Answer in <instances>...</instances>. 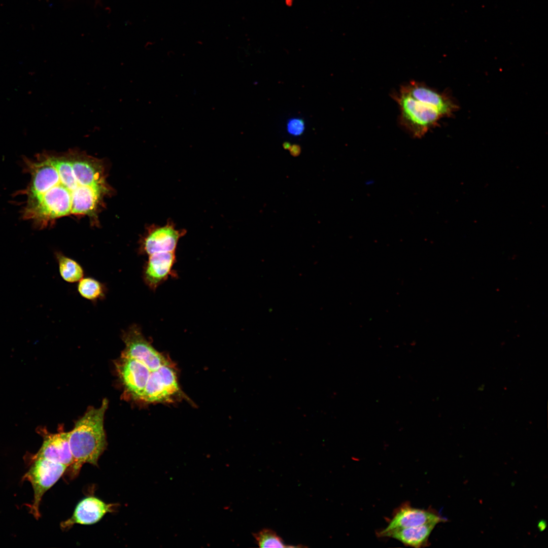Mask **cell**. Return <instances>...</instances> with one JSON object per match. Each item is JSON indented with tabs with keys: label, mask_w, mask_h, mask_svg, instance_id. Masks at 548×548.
Instances as JSON below:
<instances>
[{
	"label": "cell",
	"mask_w": 548,
	"mask_h": 548,
	"mask_svg": "<svg viewBox=\"0 0 548 548\" xmlns=\"http://www.w3.org/2000/svg\"><path fill=\"white\" fill-rule=\"evenodd\" d=\"M180 392L175 370L170 363L151 371L140 400L146 403L170 402Z\"/></svg>",
	"instance_id": "cell-6"
},
{
	"label": "cell",
	"mask_w": 548,
	"mask_h": 548,
	"mask_svg": "<svg viewBox=\"0 0 548 548\" xmlns=\"http://www.w3.org/2000/svg\"><path fill=\"white\" fill-rule=\"evenodd\" d=\"M437 524L430 523L420 526L393 529L387 531H379L377 536L381 537H390L396 539L403 544L414 547L429 546V537Z\"/></svg>",
	"instance_id": "cell-14"
},
{
	"label": "cell",
	"mask_w": 548,
	"mask_h": 548,
	"mask_svg": "<svg viewBox=\"0 0 548 548\" xmlns=\"http://www.w3.org/2000/svg\"><path fill=\"white\" fill-rule=\"evenodd\" d=\"M115 366L126 392L140 400L152 371L139 361L121 356Z\"/></svg>",
	"instance_id": "cell-8"
},
{
	"label": "cell",
	"mask_w": 548,
	"mask_h": 548,
	"mask_svg": "<svg viewBox=\"0 0 548 548\" xmlns=\"http://www.w3.org/2000/svg\"><path fill=\"white\" fill-rule=\"evenodd\" d=\"M304 125L303 121L299 118L292 119L289 121L287 124L288 132L293 135L297 136L300 135L303 131Z\"/></svg>",
	"instance_id": "cell-18"
},
{
	"label": "cell",
	"mask_w": 548,
	"mask_h": 548,
	"mask_svg": "<svg viewBox=\"0 0 548 548\" xmlns=\"http://www.w3.org/2000/svg\"><path fill=\"white\" fill-rule=\"evenodd\" d=\"M148 257L143 267L142 277L151 290L155 291L169 276L177 277L173 269L176 262V251L154 253Z\"/></svg>",
	"instance_id": "cell-10"
},
{
	"label": "cell",
	"mask_w": 548,
	"mask_h": 548,
	"mask_svg": "<svg viewBox=\"0 0 548 548\" xmlns=\"http://www.w3.org/2000/svg\"><path fill=\"white\" fill-rule=\"evenodd\" d=\"M55 257L62 278L68 283L79 282L84 276L82 266L75 260L60 252H56Z\"/></svg>",
	"instance_id": "cell-15"
},
{
	"label": "cell",
	"mask_w": 548,
	"mask_h": 548,
	"mask_svg": "<svg viewBox=\"0 0 548 548\" xmlns=\"http://www.w3.org/2000/svg\"><path fill=\"white\" fill-rule=\"evenodd\" d=\"M108 406V400L105 398L99 407H89L69 432V444L73 458L70 466L71 477L76 476L84 464L97 466L99 458L106 449L107 441L104 424Z\"/></svg>",
	"instance_id": "cell-2"
},
{
	"label": "cell",
	"mask_w": 548,
	"mask_h": 548,
	"mask_svg": "<svg viewBox=\"0 0 548 548\" xmlns=\"http://www.w3.org/2000/svg\"><path fill=\"white\" fill-rule=\"evenodd\" d=\"M400 88L415 99L434 108L443 117L450 115L455 110V105L448 97L421 82L410 81Z\"/></svg>",
	"instance_id": "cell-13"
},
{
	"label": "cell",
	"mask_w": 548,
	"mask_h": 548,
	"mask_svg": "<svg viewBox=\"0 0 548 548\" xmlns=\"http://www.w3.org/2000/svg\"><path fill=\"white\" fill-rule=\"evenodd\" d=\"M43 434V443L32 459L45 458L70 467L73 458L69 444V432L50 433L44 431Z\"/></svg>",
	"instance_id": "cell-12"
},
{
	"label": "cell",
	"mask_w": 548,
	"mask_h": 548,
	"mask_svg": "<svg viewBox=\"0 0 548 548\" xmlns=\"http://www.w3.org/2000/svg\"><path fill=\"white\" fill-rule=\"evenodd\" d=\"M117 504L107 503L94 496H88L77 505L72 516L60 524L64 530L75 524L92 525L99 522L107 513L114 511Z\"/></svg>",
	"instance_id": "cell-11"
},
{
	"label": "cell",
	"mask_w": 548,
	"mask_h": 548,
	"mask_svg": "<svg viewBox=\"0 0 548 548\" xmlns=\"http://www.w3.org/2000/svg\"><path fill=\"white\" fill-rule=\"evenodd\" d=\"M78 291L84 298L96 301L106 296V287L98 281L90 277L81 279L78 285Z\"/></svg>",
	"instance_id": "cell-16"
},
{
	"label": "cell",
	"mask_w": 548,
	"mask_h": 548,
	"mask_svg": "<svg viewBox=\"0 0 548 548\" xmlns=\"http://www.w3.org/2000/svg\"><path fill=\"white\" fill-rule=\"evenodd\" d=\"M546 527V523L545 521L541 520L539 521L538 524V527L540 531H543Z\"/></svg>",
	"instance_id": "cell-19"
},
{
	"label": "cell",
	"mask_w": 548,
	"mask_h": 548,
	"mask_svg": "<svg viewBox=\"0 0 548 548\" xmlns=\"http://www.w3.org/2000/svg\"><path fill=\"white\" fill-rule=\"evenodd\" d=\"M32 460V465L23 480L29 481L32 485L34 496L30 512L38 519L41 516L39 507L43 496L63 475L68 467L45 458Z\"/></svg>",
	"instance_id": "cell-4"
},
{
	"label": "cell",
	"mask_w": 548,
	"mask_h": 548,
	"mask_svg": "<svg viewBox=\"0 0 548 548\" xmlns=\"http://www.w3.org/2000/svg\"><path fill=\"white\" fill-rule=\"evenodd\" d=\"M184 229H177L175 224L168 219L163 226L153 225L143 238L140 252L150 255L161 252L176 251L179 239L185 235Z\"/></svg>",
	"instance_id": "cell-7"
},
{
	"label": "cell",
	"mask_w": 548,
	"mask_h": 548,
	"mask_svg": "<svg viewBox=\"0 0 548 548\" xmlns=\"http://www.w3.org/2000/svg\"><path fill=\"white\" fill-rule=\"evenodd\" d=\"M393 97L399 108L400 124L415 138H422L443 117L437 110L415 99L401 88Z\"/></svg>",
	"instance_id": "cell-3"
},
{
	"label": "cell",
	"mask_w": 548,
	"mask_h": 548,
	"mask_svg": "<svg viewBox=\"0 0 548 548\" xmlns=\"http://www.w3.org/2000/svg\"><path fill=\"white\" fill-rule=\"evenodd\" d=\"M122 339L125 347L121 356L139 361L151 371L171 363L147 340L136 324H132L123 332Z\"/></svg>",
	"instance_id": "cell-5"
},
{
	"label": "cell",
	"mask_w": 548,
	"mask_h": 548,
	"mask_svg": "<svg viewBox=\"0 0 548 548\" xmlns=\"http://www.w3.org/2000/svg\"><path fill=\"white\" fill-rule=\"evenodd\" d=\"M292 1L293 0H286V4L288 6L289 5H291L292 3Z\"/></svg>",
	"instance_id": "cell-20"
},
{
	"label": "cell",
	"mask_w": 548,
	"mask_h": 548,
	"mask_svg": "<svg viewBox=\"0 0 548 548\" xmlns=\"http://www.w3.org/2000/svg\"><path fill=\"white\" fill-rule=\"evenodd\" d=\"M447 521L438 513L431 509H424L412 506L408 503L402 504L394 511L387 526L382 531L395 529L408 528L422 525Z\"/></svg>",
	"instance_id": "cell-9"
},
{
	"label": "cell",
	"mask_w": 548,
	"mask_h": 548,
	"mask_svg": "<svg viewBox=\"0 0 548 548\" xmlns=\"http://www.w3.org/2000/svg\"><path fill=\"white\" fill-rule=\"evenodd\" d=\"M24 169L30 180L22 215L38 227L66 216L95 217L109 191L101 161L77 150L25 158Z\"/></svg>",
	"instance_id": "cell-1"
},
{
	"label": "cell",
	"mask_w": 548,
	"mask_h": 548,
	"mask_svg": "<svg viewBox=\"0 0 548 548\" xmlns=\"http://www.w3.org/2000/svg\"><path fill=\"white\" fill-rule=\"evenodd\" d=\"M253 536L260 547H288L275 531L269 529H263L253 534Z\"/></svg>",
	"instance_id": "cell-17"
}]
</instances>
